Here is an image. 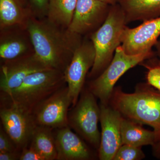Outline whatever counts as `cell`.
Masks as SVG:
<instances>
[{
    "label": "cell",
    "mask_w": 160,
    "mask_h": 160,
    "mask_svg": "<svg viewBox=\"0 0 160 160\" xmlns=\"http://www.w3.org/2000/svg\"><path fill=\"white\" fill-rule=\"evenodd\" d=\"M90 90L83 91L68 114V126L95 149H99L101 133L98 129L100 108Z\"/></svg>",
    "instance_id": "6"
},
{
    "label": "cell",
    "mask_w": 160,
    "mask_h": 160,
    "mask_svg": "<svg viewBox=\"0 0 160 160\" xmlns=\"http://www.w3.org/2000/svg\"><path fill=\"white\" fill-rule=\"evenodd\" d=\"M154 56L152 51L137 55L128 54L121 45L116 50L109 66L89 84V90L101 103L109 104L115 85L120 78L129 69Z\"/></svg>",
    "instance_id": "5"
},
{
    "label": "cell",
    "mask_w": 160,
    "mask_h": 160,
    "mask_svg": "<svg viewBox=\"0 0 160 160\" xmlns=\"http://www.w3.org/2000/svg\"><path fill=\"white\" fill-rule=\"evenodd\" d=\"M85 37L76 49L70 63L64 71L72 106L77 103L86 76L95 60L96 51L93 42L89 36Z\"/></svg>",
    "instance_id": "7"
},
{
    "label": "cell",
    "mask_w": 160,
    "mask_h": 160,
    "mask_svg": "<svg viewBox=\"0 0 160 160\" xmlns=\"http://www.w3.org/2000/svg\"><path fill=\"white\" fill-rule=\"evenodd\" d=\"M20 160H46L35 149L29 145L21 151Z\"/></svg>",
    "instance_id": "25"
},
{
    "label": "cell",
    "mask_w": 160,
    "mask_h": 160,
    "mask_svg": "<svg viewBox=\"0 0 160 160\" xmlns=\"http://www.w3.org/2000/svg\"><path fill=\"white\" fill-rule=\"evenodd\" d=\"M0 31L1 62L34 53L32 42L26 28L15 27Z\"/></svg>",
    "instance_id": "14"
},
{
    "label": "cell",
    "mask_w": 160,
    "mask_h": 160,
    "mask_svg": "<svg viewBox=\"0 0 160 160\" xmlns=\"http://www.w3.org/2000/svg\"><path fill=\"white\" fill-rule=\"evenodd\" d=\"M78 0H49L46 18L50 22L68 28L76 7Z\"/></svg>",
    "instance_id": "19"
},
{
    "label": "cell",
    "mask_w": 160,
    "mask_h": 160,
    "mask_svg": "<svg viewBox=\"0 0 160 160\" xmlns=\"http://www.w3.org/2000/svg\"><path fill=\"white\" fill-rule=\"evenodd\" d=\"M0 117L4 130L19 150L29 146L37 126L32 114L13 106L1 107Z\"/></svg>",
    "instance_id": "12"
},
{
    "label": "cell",
    "mask_w": 160,
    "mask_h": 160,
    "mask_svg": "<svg viewBox=\"0 0 160 160\" xmlns=\"http://www.w3.org/2000/svg\"><path fill=\"white\" fill-rule=\"evenodd\" d=\"M49 0H28L27 7L32 15L38 18H46Z\"/></svg>",
    "instance_id": "23"
},
{
    "label": "cell",
    "mask_w": 160,
    "mask_h": 160,
    "mask_svg": "<svg viewBox=\"0 0 160 160\" xmlns=\"http://www.w3.org/2000/svg\"><path fill=\"white\" fill-rule=\"evenodd\" d=\"M54 133L58 160H88L92 154L89 147L69 126L57 129Z\"/></svg>",
    "instance_id": "15"
},
{
    "label": "cell",
    "mask_w": 160,
    "mask_h": 160,
    "mask_svg": "<svg viewBox=\"0 0 160 160\" xmlns=\"http://www.w3.org/2000/svg\"><path fill=\"white\" fill-rule=\"evenodd\" d=\"M126 23L147 21L160 17V0H119Z\"/></svg>",
    "instance_id": "17"
},
{
    "label": "cell",
    "mask_w": 160,
    "mask_h": 160,
    "mask_svg": "<svg viewBox=\"0 0 160 160\" xmlns=\"http://www.w3.org/2000/svg\"><path fill=\"white\" fill-rule=\"evenodd\" d=\"M154 46L156 49V54L160 60V40L158 41Z\"/></svg>",
    "instance_id": "29"
},
{
    "label": "cell",
    "mask_w": 160,
    "mask_h": 160,
    "mask_svg": "<svg viewBox=\"0 0 160 160\" xmlns=\"http://www.w3.org/2000/svg\"><path fill=\"white\" fill-rule=\"evenodd\" d=\"M0 72L1 93L9 92L20 86L29 75L49 68L35 53L2 62Z\"/></svg>",
    "instance_id": "11"
},
{
    "label": "cell",
    "mask_w": 160,
    "mask_h": 160,
    "mask_svg": "<svg viewBox=\"0 0 160 160\" xmlns=\"http://www.w3.org/2000/svg\"><path fill=\"white\" fill-rule=\"evenodd\" d=\"M31 13L20 0H0V30L26 28Z\"/></svg>",
    "instance_id": "16"
},
{
    "label": "cell",
    "mask_w": 160,
    "mask_h": 160,
    "mask_svg": "<svg viewBox=\"0 0 160 160\" xmlns=\"http://www.w3.org/2000/svg\"><path fill=\"white\" fill-rule=\"evenodd\" d=\"M110 101L123 117L153 128L160 139V91L148 83L142 84L132 93L114 89Z\"/></svg>",
    "instance_id": "3"
},
{
    "label": "cell",
    "mask_w": 160,
    "mask_h": 160,
    "mask_svg": "<svg viewBox=\"0 0 160 160\" xmlns=\"http://www.w3.org/2000/svg\"><path fill=\"white\" fill-rule=\"evenodd\" d=\"M125 12L119 4L110 6L109 14L102 26L89 36L94 45L96 58L89 78H95L107 68L116 50L122 45L126 25Z\"/></svg>",
    "instance_id": "4"
},
{
    "label": "cell",
    "mask_w": 160,
    "mask_h": 160,
    "mask_svg": "<svg viewBox=\"0 0 160 160\" xmlns=\"http://www.w3.org/2000/svg\"><path fill=\"white\" fill-rule=\"evenodd\" d=\"M20 1H21V2L22 3L24 6H27V5H28V0H20Z\"/></svg>",
    "instance_id": "30"
},
{
    "label": "cell",
    "mask_w": 160,
    "mask_h": 160,
    "mask_svg": "<svg viewBox=\"0 0 160 160\" xmlns=\"http://www.w3.org/2000/svg\"><path fill=\"white\" fill-rule=\"evenodd\" d=\"M145 158L141 147L122 145L118 149L113 160H140Z\"/></svg>",
    "instance_id": "22"
},
{
    "label": "cell",
    "mask_w": 160,
    "mask_h": 160,
    "mask_svg": "<svg viewBox=\"0 0 160 160\" xmlns=\"http://www.w3.org/2000/svg\"><path fill=\"white\" fill-rule=\"evenodd\" d=\"M21 151L0 152V160H18L20 159Z\"/></svg>",
    "instance_id": "26"
},
{
    "label": "cell",
    "mask_w": 160,
    "mask_h": 160,
    "mask_svg": "<svg viewBox=\"0 0 160 160\" xmlns=\"http://www.w3.org/2000/svg\"><path fill=\"white\" fill-rule=\"evenodd\" d=\"M66 84L64 72L54 69L36 72L17 88L1 93V107L13 106L32 114L41 102Z\"/></svg>",
    "instance_id": "2"
},
{
    "label": "cell",
    "mask_w": 160,
    "mask_h": 160,
    "mask_svg": "<svg viewBox=\"0 0 160 160\" xmlns=\"http://www.w3.org/2000/svg\"><path fill=\"white\" fill-rule=\"evenodd\" d=\"M72 105L67 85L41 102L32 113L37 126L59 129L68 126L69 109Z\"/></svg>",
    "instance_id": "8"
},
{
    "label": "cell",
    "mask_w": 160,
    "mask_h": 160,
    "mask_svg": "<svg viewBox=\"0 0 160 160\" xmlns=\"http://www.w3.org/2000/svg\"><path fill=\"white\" fill-rule=\"evenodd\" d=\"M97 1L106 3L109 6H113V5L118 4L119 2V0H97Z\"/></svg>",
    "instance_id": "28"
},
{
    "label": "cell",
    "mask_w": 160,
    "mask_h": 160,
    "mask_svg": "<svg viewBox=\"0 0 160 160\" xmlns=\"http://www.w3.org/2000/svg\"><path fill=\"white\" fill-rule=\"evenodd\" d=\"M52 129L46 126H37L29 144L46 160L57 159V150Z\"/></svg>",
    "instance_id": "20"
},
{
    "label": "cell",
    "mask_w": 160,
    "mask_h": 160,
    "mask_svg": "<svg viewBox=\"0 0 160 160\" xmlns=\"http://www.w3.org/2000/svg\"><path fill=\"white\" fill-rule=\"evenodd\" d=\"M152 151L154 156L160 159V139L152 146Z\"/></svg>",
    "instance_id": "27"
},
{
    "label": "cell",
    "mask_w": 160,
    "mask_h": 160,
    "mask_svg": "<svg viewBox=\"0 0 160 160\" xmlns=\"http://www.w3.org/2000/svg\"><path fill=\"white\" fill-rule=\"evenodd\" d=\"M110 6L97 0H78L70 31L81 36H89L106 21Z\"/></svg>",
    "instance_id": "10"
},
{
    "label": "cell",
    "mask_w": 160,
    "mask_h": 160,
    "mask_svg": "<svg viewBox=\"0 0 160 160\" xmlns=\"http://www.w3.org/2000/svg\"><path fill=\"white\" fill-rule=\"evenodd\" d=\"M101 141L98 149L101 160H113L117 152L122 145L121 123L123 116L109 104L101 103Z\"/></svg>",
    "instance_id": "9"
},
{
    "label": "cell",
    "mask_w": 160,
    "mask_h": 160,
    "mask_svg": "<svg viewBox=\"0 0 160 160\" xmlns=\"http://www.w3.org/2000/svg\"><path fill=\"white\" fill-rule=\"evenodd\" d=\"M141 125L123 117L121 123L122 145L138 147L154 146L158 141L155 132L154 130L150 131L144 129Z\"/></svg>",
    "instance_id": "18"
},
{
    "label": "cell",
    "mask_w": 160,
    "mask_h": 160,
    "mask_svg": "<svg viewBox=\"0 0 160 160\" xmlns=\"http://www.w3.org/2000/svg\"><path fill=\"white\" fill-rule=\"evenodd\" d=\"M26 28L37 56L49 68L64 72L83 39L82 36L56 26L46 18L31 15Z\"/></svg>",
    "instance_id": "1"
},
{
    "label": "cell",
    "mask_w": 160,
    "mask_h": 160,
    "mask_svg": "<svg viewBox=\"0 0 160 160\" xmlns=\"http://www.w3.org/2000/svg\"><path fill=\"white\" fill-rule=\"evenodd\" d=\"M160 36V17L144 21L133 28L125 27L122 47L127 54L137 55L152 51Z\"/></svg>",
    "instance_id": "13"
},
{
    "label": "cell",
    "mask_w": 160,
    "mask_h": 160,
    "mask_svg": "<svg viewBox=\"0 0 160 160\" xmlns=\"http://www.w3.org/2000/svg\"><path fill=\"white\" fill-rule=\"evenodd\" d=\"M154 57L148 59L149 62L143 65L147 70V83L160 91V60Z\"/></svg>",
    "instance_id": "21"
},
{
    "label": "cell",
    "mask_w": 160,
    "mask_h": 160,
    "mask_svg": "<svg viewBox=\"0 0 160 160\" xmlns=\"http://www.w3.org/2000/svg\"><path fill=\"white\" fill-rule=\"evenodd\" d=\"M19 150L5 130L0 131V152H5ZM20 151V150H19Z\"/></svg>",
    "instance_id": "24"
}]
</instances>
